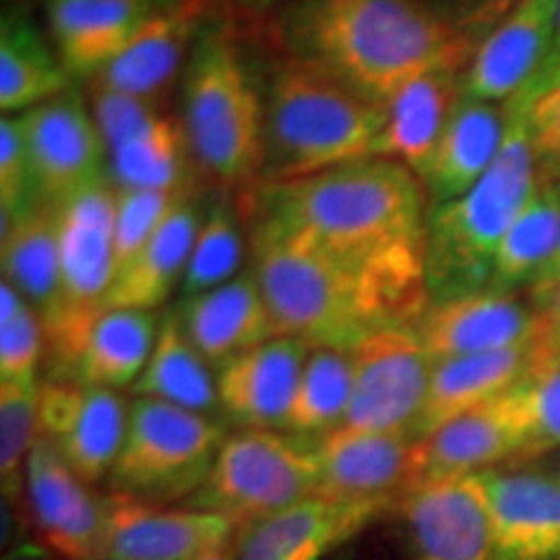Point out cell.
<instances>
[{
	"instance_id": "23",
	"label": "cell",
	"mask_w": 560,
	"mask_h": 560,
	"mask_svg": "<svg viewBox=\"0 0 560 560\" xmlns=\"http://www.w3.org/2000/svg\"><path fill=\"white\" fill-rule=\"evenodd\" d=\"M215 5L219 0H174L156 11L136 39L91 79V86L164 102L166 89L185 70Z\"/></svg>"
},
{
	"instance_id": "29",
	"label": "cell",
	"mask_w": 560,
	"mask_h": 560,
	"mask_svg": "<svg viewBox=\"0 0 560 560\" xmlns=\"http://www.w3.org/2000/svg\"><path fill=\"white\" fill-rule=\"evenodd\" d=\"M462 68H439L412 79L387 104L374 156L408 166L423 182L462 96Z\"/></svg>"
},
{
	"instance_id": "38",
	"label": "cell",
	"mask_w": 560,
	"mask_h": 560,
	"mask_svg": "<svg viewBox=\"0 0 560 560\" xmlns=\"http://www.w3.org/2000/svg\"><path fill=\"white\" fill-rule=\"evenodd\" d=\"M522 431V457L560 452V346L548 342L535 369L506 392Z\"/></svg>"
},
{
	"instance_id": "42",
	"label": "cell",
	"mask_w": 560,
	"mask_h": 560,
	"mask_svg": "<svg viewBox=\"0 0 560 560\" xmlns=\"http://www.w3.org/2000/svg\"><path fill=\"white\" fill-rule=\"evenodd\" d=\"M37 202L26 128L21 115L0 120V219L11 221Z\"/></svg>"
},
{
	"instance_id": "18",
	"label": "cell",
	"mask_w": 560,
	"mask_h": 560,
	"mask_svg": "<svg viewBox=\"0 0 560 560\" xmlns=\"http://www.w3.org/2000/svg\"><path fill=\"white\" fill-rule=\"evenodd\" d=\"M104 560H198L219 548L240 527L210 511L156 506L107 493Z\"/></svg>"
},
{
	"instance_id": "32",
	"label": "cell",
	"mask_w": 560,
	"mask_h": 560,
	"mask_svg": "<svg viewBox=\"0 0 560 560\" xmlns=\"http://www.w3.org/2000/svg\"><path fill=\"white\" fill-rule=\"evenodd\" d=\"M130 389L136 397H151V400L177 405V408L202 412V416L223 418L219 371L202 359L200 350L187 338L177 310L161 314L156 346L143 374Z\"/></svg>"
},
{
	"instance_id": "2",
	"label": "cell",
	"mask_w": 560,
	"mask_h": 560,
	"mask_svg": "<svg viewBox=\"0 0 560 560\" xmlns=\"http://www.w3.org/2000/svg\"><path fill=\"white\" fill-rule=\"evenodd\" d=\"M265 37L384 109L429 70H465L478 47L418 0H291L265 16Z\"/></svg>"
},
{
	"instance_id": "30",
	"label": "cell",
	"mask_w": 560,
	"mask_h": 560,
	"mask_svg": "<svg viewBox=\"0 0 560 560\" xmlns=\"http://www.w3.org/2000/svg\"><path fill=\"white\" fill-rule=\"evenodd\" d=\"M202 213L195 190L185 192L166 215L156 234L145 242L125 268L117 272L107 296V306L156 312L174 291L182 289L190 265Z\"/></svg>"
},
{
	"instance_id": "44",
	"label": "cell",
	"mask_w": 560,
	"mask_h": 560,
	"mask_svg": "<svg viewBox=\"0 0 560 560\" xmlns=\"http://www.w3.org/2000/svg\"><path fill=\"white\" fill-rule=\"evenodd\" d=\"M529 145L540 179L560 185V75L527 104L524 112Z\"/></svg>"
},
{
	"instance_id": "20",
	"label": "cell",
	"mask_w": 560,
	"mask_h": 560,
	"mask_svg": "<svg viewBox=\"0 0 560 560\" xmlns=\"http://www.w3.org/2000/svg\"><path fill=\"white\" fill-rule=\"evenodd\" d=\"M312 346L291 335L260 342L219 369L221 416L236 429L283 431Z\"/></svg>"
},
{
	"instance_id": "47",
	"label": "cell",
	"mask_w": 560,
	"mask_h": 560,
	"mask_svg": "<svg viewBox=\"0 0 560 560\" xmlns=\"http://www.w3.org/2000/svg\"><path fill=\"white\" fill-rule=\"evenodd\" d=\"M229 9L242 13L247 19H265L272 11H278L280 5L291 3V0H226Z\"/></svg>"
},
{
	"instance_id": "40",
	"label": "cell",
	"mask_w": 560,
	"mask_h": 560,
	"mask_svg": "<svg viewBox=\"0 0 560 560\" xmlns=\"http://www.w3.org/2000/svg\"><path fill=\"white\" fill-rule=\"evenodd\" d=\"M47 353L45 322L39 312L13 289L0 283V382L37 376Z\"/></svg>"
},
{
	"instance_id": "37",
	"label": "cell",
	"mask_w": 560,
	"mask_h": 560,
	"mask_svg": "<svg viewBox=\"0 0 560 560\" xmlns=\"http://www.w3.org/2000/svg\"><path fill=\"white\" fill-rule=\"evenodd\" d=\"M240 219H244L240 200H231V190L221 187V192L202 213L190 265H187L185 280H182L179 301L219 289L231 278L240 276L244 247H249V244H244L247 240L242 236Z\"/></svg>"
},
{
	"instance_id": "45",
	"label": "cell",
	"mask_w": 560,
	"mask_h": 560,
	"mask_svg": "<svg viewBox=\"0 0 560 560\" xmlns=\"http://www.w3.org/2000/svg\"><path fill=\"white\" fill-rule=\"evenodd\" d=\"M441 24L478 42L493 30L520 0H418Z\"/></svg>"
},
{
	"instance_id": "9",
	"label": "cell",
	"mask_w": 560,
	"mask_h": 560,
	"mask_svg": "<svg viewBox=\"0 0 560 560\" xmlns=\"http://www.w3.org/2000/svg\"><path fill=\"white\" fill-rule=\"evenodd\" d=\"M60 208V291L45 319L47 361L58 359L83 327L107 310L115 283L117 192L107 182L89 187Z\"/></svg>"
},
{
	"instance_id": "41",
	"label": "cell",
	"mask_w": 560,
	"mask_h": 560,
	"mask_svg": "<svg viewBox=\"0 0 560 560\" xmlns=\"http://www.w3.org/2000/svg\"><path fill=\"white\" fill-rule=\"evenodd\" d=\"M115 268L120 272L145 242L156 234L172 208L185 192H159V190H115ZM190 192V190H187ZM117 278V276H115Z\"/></svg>"
},
{
	"instance_id": "26",
	"label": "cell",
	"mask_w": 560,
	"mask_h": 560,
	"mask_svg": "<svg viewBox=\"0 0 560 560\" xmlns=\"http://www.w3.org/2000/svg\"><path fill=\"white\" fill-rule=\"evenodd\" d=\"M177 317L187 338L215 371L244 350L278 335L252 268L219 289L182 299Z\"/></svg>"
},
{
	"instance_id": "22",
	"label": "cell",
	"mask_w": 560,
	"mask_h": 560,
	"mask_svg": "<svg viewBox=\"0 0 560 560\" xmlns=\"http://www.w3.org/2000/svg\"><path fill=\"white\" fill-rule=\"evenodd\" d=\"M493 520V560H560V480L545 470L478 472Z\"/></svg>"
},
{
	"instance_id": "36",
	"label": "cell",
	"mask_w": 560,
	"mask_h": 560,
	"mask_svg": "<svg viewBox=\"0 0 560 560\" xmlns=\"http://www.w3.org/2000/svg\"><path fill=\"white\" fill-rule=\"evenodd\" d=\"M350 397L353 353L340 348H312L283 433H291L306 444L330 436L346 423Z\"/></svg>"
},
{
	"instance_id": "4",
	"label": "cell",
	"mask_w": 560,
	"mask_h": 560,
	"mask_svg": "<svg viewBox=\"0 0 560 560\" xmlns=\"http://www.w3.org/2000/svg\"><path fill=\"white\" fill-rule=\"evenodd\" d=\"M278 55V52H276ZM387 109L306 62L278 55L262 91V170L257 185H285L371 159Z\"/></svg>"
},
{
	"instance_id": "24",
	"label": "cell",
	"mask_w": 560,
	"mask_h": 560,
	"mask_svg": "<svg viewBox=\"0 0 560 560\" xmlns=\"http://www.w3.org/2000/svg\"><path fill=\"white\" fill-rule=\"evenodd\" d=\"M156 13V0H45L50 39L73 79L100 75Z\"/></svg>"
},
{
	"instance_id": "31",
	"label": "cell",
	"mask_w": 560,
	"mask_h": 560,
	"mask_svg": "<svg viewBox=\"0 0 560 560\" xmlns=\"http://www.w3.org/2000/svg\"><path fill=\"white\" fill-rule=\"evenodd\" d=\"M0 262L3 280L30 301L42 322L50 317L60 291V208L32 202L16 219L3 221Z\"/></svg>"
},
{
	"instance_id": "49",
	"label": "cell",
	"mask_w": 560,
	"mask_h": 560,
	"mask_svg": "<svg viewBox=\"0 0 560 560\" xmlns=\"http://www.w3.org/2000/svg\"><path fill=\"white\" fill-rule=\"evenodd\" d=\"M240 540H242V529L240 535H234L231 540L219 545V548L208 550L206 556H200L198 560H240Z\"/></svg>"
},
{
	"instance_id": "6",
	"label": "cell",
	"mask_w": 560,
	"mask_h": 560,
	"mask_svg": "<svg viewBox=\"0 0 560 560\" xmlns=\"http://www.w3.org/2000/svg\"><path fill=\"white\" fill-rule=\"evenodd\" d=\"M182 125L192 159L226 190L255 187L262 170V94L234 26L208 21L182 70Z\"/></svg>"
},
{
	"instance_id": "17",
	"label": "cell",
	"mask_w": 560,
	"mask_h": 560,
	"mask_svg": "<svg viewBox=\"0 0 560 560\" xmlns=\"http://www.w3.org/2000/svg\"><path fill=\"white\" fill-rule=\"evenodd\" d=\"M412 330L436 361L529 346L550 335L545 314L520 293L482 291L429 304Z\"/></svg>"
},
{
	"instance_id": "7",
	"label": "cell",
	"mask_w": 560,
	"mask_h": 560,
	"mask_svg": "<svg viewBox=\"0 0 560 560\" xmlns=\"http://www.w3.org/2000/svg\"><path fill=\"white\" fill-rule=\"evenodd\" d=\"M226 436V420L136 397L128 436L107 478L109 493L182 506L208 480Z\"/></svg>"
},
{
	"instance_id": "50",
	"label": "cell",
	"mask_w": 560,
	"mask_h": 560,
	"mask_svg": "<svg viewBox=\"0 0 560 560\" xmlns=\"http://www.w3.org/2000/svg\"><path fill=\"white\" fill-rule=\"evenodd\" d=\"M560 285V255L556 257V262H552V268H550V272L548 276H545V280H542V285L540 289L535 291V301H537V310H540V304L545 299L550 296L552 291H556Z\"/></svg>"
},
{
	"instance_id": "28",
	"label": "cell",
	"mask_w": 560,
	"mask_h": 560,
	"mask_svg": "<svg viewBox=\"0 0 560 560\" xmlns=\"http://www.w3.org/2000/svg\"><path fill=\"white\" fill-rule=\"evenodd\" d=\"M514 122L511 104L462 94L433 156L423 187L429 206L450 202L478 185L503 149Z\"/></svg>"
},
{
	"instance_id": "11",
	"label": "cell",
	"mask_w": 560,
	"mask_h": 560,
	"mask_svg": "<svg viewBox=\"0 0 560 560\" xmlns=\"http://www.w3.org/2000/svg\"><path fill=\"white\" fill-rule=\"evenodd\" d=\"M30 143L34 198L62 206L89 187L109 179V151L91 104L68 89L66 94L24 112Z\"/></svg>"
},
{
	"instance_id": "52",
	"label": "cell",
	"mask_w": 560,
	"mask_h": 560,
	"mask_svg": "<svg viewBox=\"0 0 560 560\" xmlns=\"http://www.w3.org/2000/svg\"><path fill=\"white\" fill-rule=\"evenodd\" d=\"M552 52H558L560 55V0H558V32H556V50Z\"/></svg>"
},
{
	"instance_id": "5",
	"label": "cell",
	"mask_w": 560,
	"mask_h": 560,
	"mask_svg": "<svg viewBox=\"0 0 560 560\" xmlns=\"http://www.w3.org/2000/svg\"><path fill=\"white\" fill-rule=\"evenodd\" d=\"M511 107L514 122L503 149L478 185L459 198L431 208L423 252L431 304L490 289L503 236L540 185L524 109L516 104Z\"/></svg>"
},
{
	"instance_id": "14",
	"label": "cell",
	"mask_w": 560,
	"mask_h": 560,
	"mask_svg": "<svg viewBox=\"0 0 560 560\" xmlns=\"http://www.w3.org/2000/svg\"><path fill=\"white\" fill-rule=\"evenodd\" d=\"M395 511L410 560H493V520L478 475L410 488Z\"/></svg>"
},
{
	"instance_id": "39",
	"label": "cell",
	"mask_w": 560,
	"mask_h": 560,
	"mask_svg": "<svg viewBox=\"0 0 560 560\" xmlns=\"http://www.w3.org/2000/svg\"><path fill=\"white\" fill-rule=\"evenodd\" d=\"M39 389L37 376L0 382V486L13 506L24 501L26 462L39 439Z\"/></svg>"
},
{
	"instance_id": "19",
	"label": "cell",
	"mask_w": 560,
	"mask_h": 560,
	"mask_svg": "<svg viewBox=\"0 0 560 560\" xmlns=\"http://www.w3.org/2000/svg\"><path fill=\"white\" fill-rule=\"evenodd\" d=\"M400 501H340L312 495L242 529L240 560H325Z\"/></svg>"
},
{
	"instance_id": "33",
	"label": "cell",
	"mask_w": 560,
	"mask_h": 560,
	"mask_svg": "<svg viewBox=\"0 0 560 560\" xmlns=\"http://www.w3.org/2000/svg\"><path fill=\"white\" fill-rule=\"evenodd\" d=\"M70 73L55 45L24 11H11L0 26V109L24 115L66 94Z\"/></svg>"
},
{
	"instance_id": "27",
	"label": "cell",
	"mask_w": 560,
	"mask_h": 560,
	"mask_svg": "<svg viewBox=\"0 0 560 560\" xmlns=\"http://www.w3.org/2000/svg\"><path fill=\"white\" fill-rule=\"evenodd\" d=\"M550 340V335H545L542 340L529 346L436 361L429 400L416 425V439L429 436L446 420L499 400L509 389H514L535 369Z\"/></svg>"
},
{
	"instance_id": "8",
	"label": "cell",
	"mask_w": 560,
	"mask_h": 560,
	"mask_svg": "<svg viewBox=\"0 0 560 560\" xmlns=\"http://www.w3.org/2000/svg\"><path fill=\"white\" fill-rule=\"evenodd\" d=\"M312 495H317L312 444L283 431L240 429L229 433L208 480L182 506L247 529Z\"/></svg>"
},
{
	"instance_id": "16",
	"label": "cell",
	"mask_w": 560,
	"mask_h": 560,
	"mask_svg": "<svg viewBox=\"0 0 560 560\" xmlns=\"http://www.w3.org/2000/svg\"><path fill=\"white\" fill-rule=\"evenodd\" d=\"M558 0H520L475 47L462 94L506 104L540 79L556 50Z\"/></svg>"
},
{
	"instance_id": "35",
	"label": "cell",
	"mask_w": 560,
	"mask_h": 560,
	"mask_svg": "<svg viewBox=\"0 0 560 560\" xmlns=\"http://www.w3.org/2000/svg\"><path fill=\"white\" fill-rule=\"evenodd\" d=\"M192 161L182 117L164 112L149 128L109 151V185L115 190H195Z\"/></svg>"
},
{
	"instance_id": "3",
	"label": "cell",
	"mask_w": 560,
	"mask_h": 560,
	"mask_svg": "<svg viewBox=\"0 0 560 560\" xmlns=\"http://www.w3.org/2000/svg\"><path fill=\"white\" fill-rule=\"evenodd\" d=\"M247 221L249 268L278 335L312 348L353 350L384 327H412L418 314L387 289L280 226L240 198Z\"/></svg>"
},
{
	"instance_id": "12",
	"label": "cell",
	"mask_w": 560,
	"mask_h": 560,
	"mask_svg": "<svg viewBox=\"0 0 560 560\" xmlns=\"http://www.w3.org/2000/svg\"><path fill=\"white\" fill-rule=\"evenodd\" d=\"M24 506L37 540L60 560H104L107 503L39 436L24 478Z\"/></svg>"
},
{
	"instance_id": "13",
	"label": "cell",
	"mask_w": 560,
	"mask_h": 560,
	"mask_svg": "<svg viewBox=\"0 0 560 560\" xmlns=\"http://www.w3.org/2000/svg\"><path fill=\"white\" fill-rule=\"evenodd\" d=\"M128 418L130 402L120 389L42 382L39 436L50 441L70 470L89 486L109 478L128 436Z\"/></svg>"
},
{
	"instance_id": "34",
	"label": "cell",
	"mask_w": 560,
	"mask_h": 560,
	"mask_svg": "<svg viewBox=\"0 0 560 560\" xmlns=\"http://www.w3.org/2000/svg\"><path fill=\"white\" fill-rule=\"evenodd\" d=\"M560 255V185L540 179L537 190L511 223L495 255L490 289L495 293H535Z\"/></svg>"
},
{
	"instance_id": "1",
	"label": "cell",
	"mask_w": 560,
	"mask_h": 560,
	"mask_svg": "<svg viewBox=\"0 0 560 560\" xmlns=\"http://www.w3.org/2000/svg\"><path fill=\"white\" fill-rule=\"evenodd\" d=\"M240 198L380 283L418 317L431 304L423 276L431 206L408 166L359 159L285 185H255Z\"/></svg>"
},
{
	"instance_id": "15",
	"label": "cell",
	"mask_w": 560,
	"mask_h": 560,
	"mask_svg": "<svg viewBox=\"0 0 560 560\" xmlns=\"http://www.w3.org/2000/svg\"><path fill=\"white\" fill-rule=\"evenodd\" d=\"M317 495L340 501H400L418 478V439L408 431L338 429L312 444Z\"/></svg>"
},
{
	"instance_id": "43",
	"label": "cell",
	"mask_w": 560,
	"mask_h": 560,
	"mask_svg": "<svg viewBox=\"0 0 560 560\" xmlns=\"http://www.w3.org/2000/svg\"><path fill=\"white\" fill-rule=\"evenodd\" d=\"M91 112L100 125L107 151H115L125 140L138 136L153 120H159L164 112L161 100H145V96H132L125 91H112L102 86H91Z\"/></svg>"
},
{
	"instance_id": "25",
	"label": "cell",
	"mask_w": 560,
	"mask_h": 560,
	"mask_svg": "<svg viewBox=\"0 0 560 560\" xmlns=\"http://www.w3.org/2000/svg\"><path fill=\"white\" fill-rule=\"evenodd\" d=\"M516 457H522V431L509 397L503 395L418 439L416 486L495 470Z\"/></svg>"
},
{
	"instance_id": "10",
	"label": "cell",
	"mask_w": 560,
	"mask_h": 560,
	"mask_svg": "<svg viewBox=\"0 0 560 560\" xmlns=\"http://www.w3.org/2000/svg\"><path fill=\"white\" fill-rule=\"evenodd\" d=\"M353 397L342 429L416 436L436 359L412 327H384L353 350Z\"/></svg>"
},
{
	"instance_id": "21",
	"label": "cell",
	"mask_w": 560,
	"mask_h": 560,
	"mask_svg": "<svg viewBox=\"0 0 560 560\" xmlns=\"http://www.w3.org/2000/svg\"><path fill=\"white\" fill-rule=\"evenodd\" d=\"M161 314L107 306L83 327L79 338L47 361V380L83 387H132L156 346Z\"/></svg>"
},
{
	"instance_id": "46",
	"label": "cell",
	"mask_w": 560,
	"mask_h": 560,
	"mask_svg": "<svg viewBox=\"0 0 560 560\" xmlns=\"http://www.w3.org/2000/svg\"><path fill=\"white\" fill-rule=\"evenodd\" d=\"M3 560H60L50 548H45L34 537H19L9 550L3 552Z\"/></svg>"
},
{
	"instance_id": "51",
	"label": "cell",
	"mask_w": 560,
	"mask_h": 560,
	"mask_svg": "<svg viewBox=\"0 0 560 560\" xmlns=\"http://www.w3.org/2000/svg\"><path fill=\"white\" fill-rule=\"evenodd\" d=\"M545 472L556 475V478L560 480V452H558V457H552V459L548 462V467H545Z\"/></svg>"
},
{
	"instance_id": "48",
	"label": "cell",
	"mask_w": 560,
	"mask_h": 560,
	"mask_svg": "<svg viewBox=\"0 0 560 560\" xmlns=\"http://www.w3.org/2000/svg\"><path fill=\"white\" fill-rule=\"evenodd\" d=\"M540 312L545 314V319H548V327H550V338L558 342L560 346V285L556 291L550 293L548 299L540 304Z\"/></svg>"
}]
</instances>
